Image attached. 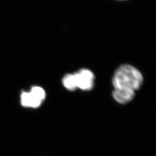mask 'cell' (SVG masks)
Masks as SVG:
<instances>
[{
	"label": "cell",
	"instance_id": "52a82bcc",
	"mask_svg": "<svg viewBox=\"0 0 156 156\" xmlns=\"http://www.w3.org/2000/svg\"><path fill=\"white\" fill-rule=\"evenodd\" d=\"M119 1H124V0H119Z\"/></svg>",
	"mask_w": 156,
	"mask_h": 156
},
{
	"label": "cell",
	"instance_id": "8992f818",
	"mask_svg": "<svg viewBox=\"0 0 156 156\" xmlns=\"http://www.w3.org/2000/svg\"><path fill=\"white\" fill-rule=\"evenodd\" d=\"M30 93L33 95L35 97H36L39 100L41 101L42 102L45 99V95H46L45 90L40 87H38V86L33 87L31 89Z\"/></svg>",
	"mask_w": 156,
	"mask_h": 156
},
{
	"label": "cell",
	"instance_id": "277c9868",
	"mask_svg": "<svg viewBox=\"0 0 156 156\" xmlns=\"http://www.w3.org/2000/svg\"><path fill=\"white\" fill-rule=\"evenodd\" d=\"M42 101L35 97L30 92H24L21 95V103L23 106L37 108L40 106Z\"/></svg>",
	"mask_w": 156,
	"mask_h": 156
},
{
	"label": "cell",
	"instance_id": "5b68a950",
	"mask_svg": "<svg viewBox=\"0 0 156 156\" xmlns=\"http://www.w3.org/2000/svg\"><path fill=\"white\" fill-rule=\"evenodd\" d=\"M62 83L66 89L71 91L75 90L78 88L75 74H68L66 75L63 78Z\"/></svg>",
	"mask_w": 156,
	"mask_h": 156
},
{
	"label": "cell",
	"instance_id": "7a4b0ae2",
	"mask_svg": "<svg viewBox=\"0 0 156 156\" xmlns=\"http://www.w3.org/2000/svg\"><path fill=\"white\" fill-rule=\"evenodd\" d=\"M77 87L82 90H90L94 85V75L87 69H82L75 73Z\"/></svg>",
	"mask_w": 156,
	"mask_h": 156
},
{
	"label": "cell",
	"instance_id": "3957f363",
	"mask_svg": "<svg viewBox=\"0 0 156 156\" xmlns=\"http://www.w3.org/2000/svg\"><path fill=\"white\" fill-rule=\"evenodd\" d=\"M113 97L119 104H125L134 98L135 91L129 89H116L113 92Z\"/></svg>",
	"mask_w": 156,
	"mask_h": 156
},
{
	"label": "cell",
	"instance_id": "6da1fadb",
	"mask_svg": "<svg viewBox=\"0 0 156 156\" xmlns=\"http://www.w3.org/2000/svg\"><path fill=\"white\" fill-rule=\"evenodd\" d=\"M143 81V76L138 69L129 64H124L115 71L112 83L116 89L135 91L140 89Z\"/></svg>",
	"mask_w": 156,
	"mask_h": 156
}]
</instances>
